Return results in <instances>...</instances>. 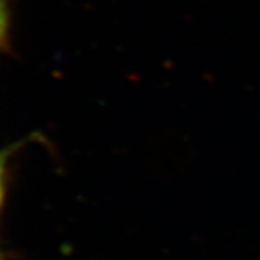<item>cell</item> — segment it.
I'll list each match as a JSON object with an SVG mask.
<instances>
[{
  "instance_id": "obj_1",
  "label": "cell",
  "mask_w": 260,
  "mask_h": 260,
  "mask_svg": "<svg viewBox=\"0 0 260 260\" xmlns=\"http://www.w3.org/2000/svg\"><path fill=\"white\" fill-rule=\"evenodd\" d=\"M10 24V10H8V0H0V47L4 46L7 31Z\"/></svg>"
},
{
  "instance_id": "obj_2",
  "label": "cell",
  "mask_w": 260,
  "mask_h": 260,
  "mask_svg": "<svg viewBox=\"0 0 260 260\" xmlns=\"http://www.w3.org/2000/svg\"><path fill=\"white\" fill-rule=\"evenodd\" d=\"M4 198H5V161L4 157L0 155V210L4 206ZM4 258L2 252H0V260Z\"/></svg>"
}]
</instances>
